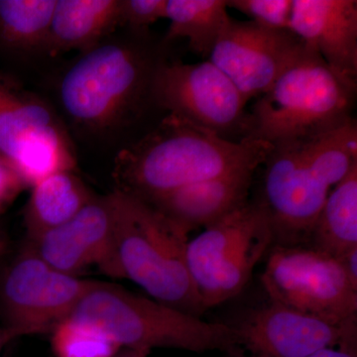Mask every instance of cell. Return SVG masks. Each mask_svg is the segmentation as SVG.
Masks as SVG:
<instances>
[{
	"label": "cell",
	"mask_w": 357,
	"mask_h": 357,
	"mask_svg": "<svg viewBox=\"0 0 357 357\" xmlns=\"http://www.w3.org/2000/svg\"><path fill=\"white\" fill-rule=\"evenodd\" d=\"M166 20V42L187 39L194 53L210 58L232 18L225 0H167Z\"/></svg>",
	"instance_id": "ffe728a7"
},
{
	"label": "cell",
	"mask_w": 357,
	"mask_h": 357,
	"mask_svg": "<svg viewBox=\"0 0 357 357\" xmlns=\"http://www.w3.org/2000/svg\"><path fill=\"white\" fill-rule=\"evenodd\" d=\"M62 124L54 109L16 79L0 73V155L8 161L41 129Z\"/></svg>",
	"instance_id": "ac0fdd59"
},
{
	"label": "cell",
	"mask_w": 357,
	"mask_h": 357,
	"mask_svg": "<svg viewBox=\"0 0 357 357\" xmlns=\"http://www.w3.org/2000/svg\"><path fill=\"white\" fill-rule=\"evenodd\" d=\"M290 30L335 74L356 83V0H293Z\"/></svg>",
	"instance_id": "5bb4252c"
},
{
	"label": "cell",
	"mask_w": 357,
	"mask_h": 357,
	"mask_svg": "<svg viewBox=\"0 0 357 357\" xmlns=\"http://www.w3.org/2000/svg\"><path fill=\"white\" fill-rule=\"evenodd\" d=\"M261 204L248 201L189 241L187 265L204 311L239 295L274 245Z\"/></svg>",
	"instance_id": "8992f818"
},
{
	"label": "cell",
	"mask_w": 357,
	"mask_h": 357,
	"mask_svg": "<svg viewBox=\"0 0 357 357\" xmlns=\"http://www.w3.org/2000/svg\"><path fill=\"white\" fill-rule=\"evenodd\" d=\"M223 357H260V356H243V354H227V356Z\"/></svg>",
	"instance_id": "1f68e13d"
},
{
	"label": "cell",
	"mask_w": 357,
	"mask_h": 357,
	"mask_svg": "<svg viewBox=\"0 0 357 357\" xmlns=\"http://www.w3.org/2000/svg\"><path fill=\"white\" fill-rule=\"evenodd\" d=\"M112 227V196H96L69 222L28 241V245L58 271L77 277L91 265L102 266Z\"/></svg>",
	"instance_id": "4fadbf2b"
},
{
	"label": "cell",
	"mask_w": 357,
	"mask_h": 357,
	"mask_svg": "<svg viewBox=\"0 0 357 357\" xmlns=\"http://www.w3.org/2000/svg\"><path fill=\"white\" fill-rule=\"evenodd\" d=\"M56 0H0V46L21 54L45 53Z\"/></svg>",
	"instance_id": "7402d4cb"
},
{
	"label": "cell",
	"mask_w": 357,
	"mask_h": 357,
	"mask_svg": "<svg viewBox=\"0 0 357 357\" xmlns=\"http://www.w3.org/2000/svg\"><path fill=\"white\" fill-rule=\"evenodd\" d=\"M161 59L134 40H105L83 52L59 86L63 109L73 123L93 135L121 130L148 100Z\"/></svg>",
	"instance_id": "3957f363"
},
{
	"label": "cell",
	"mask_w": 357,
	"mask_h": 357,
	"mask_svg": "<svg viewBox=\"0 0 357 357\" xmlns=\"http://www.w3.org/2000/svg\"><path fill=\"white\" fill-rule=\"evenodd\" d=\"M227 4L248 16L256 24L291 31L293 0H229Z\"/></svg>",
	"instance_id": "cb8c5ba5"
},
{
	"label": "cell",
	"mask_w": 357,
	"mask_h": 357,
	"mask_svg": "<svg viewBox=\"0 0 357 357\" xmlns=\"http://www.w3.org/2000/svg\"><path fill=\"white\" fill-rule=\"evenodd\" d=\"M306 49L304 42L289 30L232 20L208 60L229 77L248 102L264 95Z\"/></svg>",
	"instance_id": "8fae6325"
},
{
	"label": "cell",
	"mask_w": 357,
	"mask_h": 357,
	"mask_svg": "<svg viewBox=\"0 0 357 357\" xmlns=\"http://www.w3.org/2000/svg\"><path fill=\"white\" fill-rule=\"evenodd\" d=\"M149 352L146 351H133V349H128V351L122 354L121 356L116 357H147Z\"/></svg>",
	"instance_id": "f1b7e54d"
},
{
	"label": "cell",
	"mask_w": 357,
	"mask_h": 357,
	"mask_svg": "<svg viewBox=\"0 0 357 357\" xmlns=\"http://www.w3.org/2000/svg\"><path fill=\"white\" fill-rule=\"evenodd\" d=\"M167 0H121V26L140 32L166 18Z\"/></svg>",
	"instance_id": "d4e9b609"
},
{
	"label": "cell",
	"mask_w": 357,
	"mask_h": 357,
	"mask_svg": "<svg viewBox=\"0 0 357 357\" xmlns=\"http://www.w3.org/2000/svg\"><path fill=\"white\" fill-rule=\"evenodd\" d=\"M356 95V83L338 76L307 47L256 100L246 138L273 145L332 130L354 119Z\"/></svg>",
	"instance_id": "5b68a950"
},
{
	"label": "cell",
	"mask_w": 357,
	"mask_h": 357,
	"mask_svg": "<svg viewBox=\"0 0 357 357\" xmlns=\"http://www.w3.org/2000/svg\"><path fill=\"white\" fill-rule=\"evenodd\" d=\"M338 260L352 283L357 286V248L352 249Z\"/></svg>",
	"instance_id": "83f0119b"
},
{
	"label": "cell",
	"mask_w": 357,
	"mask_h": 357,
	"mask_svg": "<svg viewBox=\"0 0 357 357\" xmlns=\"http://www.w3.org/2000/svg\"><path fill=\"white\" fill-rule=\"evenodd\" d=\"M7 342H8V340H7L3 331L0 330V351H1L2 347H3V345L6 344Z\"/></svg>",
	"instance_id": "4dcf8cb0"
},
{
	"label": "cell",
	"mask_w": 357,
	"mask_h": 357,
	"mask_svg": "<svg viewBox=\"0 0 357 357\" xmlns=\"http://www.w3.org/2000/svg\"><path fill=\"white\" fill-rule=\"evenodd\" d=\"M68 319L95 326L119 347L133 351L241 354L238 337L227 323L204 321L105 282H93Z\"/></svg>",
	"instance_id": "277c9868"
},
{
	"label": "cell",
	"mask_w": 357,
	"mask_h": 357,
	"mask_svg": "<svg viewBox=\"0 0 357 357\" xmlns=\"http://www.w3.org/2000/svg\"><path fill=\"white\" fill-rule=\"evenodd\" d=\"M255 172L244 171L185 185L151 206L187 234L206 229L248 203Z\"/></svg>",
	"instance_id": "9a60e30c"
},
{
	"label": "cell",
	"mask_w": 357,
	"mask_h": 357,
	"mask_svg": "<svg viewBox=\"0 0 357 357\" xmlns=\"http://www.w3.org/2000/svg\"><path fill=\"white\" fill-rule=\"evenodd\" d=\"M27 188L20 174L0 155V213Z\"/></svg>",
	"instance_id": "484cf974"
},
{
	"label": "cell",
	"mask_w": 357,
	"mask_h": 357,
	"mask_svg": "<svg viewBox=\"0 0 357 357\" xmlns=\"http://www.w3.org/2000/svg\"><path fill=\"white\" fill-rule=\"evenodd\" d=\"M306 138L272 145L263 162L261 197L274 245L307 244L312 227L333 190L310 156Z\"/></svg>",
	"instance_id": "9c48e42d"
},
{
	"label": "cell",
	"mask_w": 357,
	"mask_h": 357,
	"mask_svg": "<svg viewBox=\"0 0 357 357\" xmlns=\"http://www.w3.org/2000/svg\"><path fill=\"white\" fill-rule=\"evenodd\" d=\"M93 282L58 271L27 244L0 276V318L7 340L53 332Z\"/></svg>",
	"instance_id": "ba28073f"
},
{
	"label": "cell",
	"mask_w": 357,
	"mask_h": 357,
	"mask_svg": "<svg viewBox=\"0 0 357 357\" xmlns=\"http://www.w3.org/2000/svg\"><path fill=\"white\" fill-rule=\"evenodd\" d=\"M27 188L54 174L74 171V147L63 124L32 134L8 160Z\"/></svg>",
	"instance_id": "44dd1931"
},
{
	"label": "cell",
	"mask_w": 357,
	"mask_h": 357,
	"mask_svg": "<svg viewBox=\"0 0 357 357\" xmlns=\"http://www.w3.org/2000/svg\"><path fill=\"white\" fill-rule=\"evenodd\" d=\"M152 102L169 114L227 137L246 138L248 100L210 60L197 64L159 61L151 86Z\"/></svg>",
	"instance_id": "30bf717a"
},
{
	"label": "cell",
	"mask_w": 357,
	"mask_h": 357,
	"mask_svg": "<svg viewBox=\"0 0 357 357\" xmlns=\"http://www.w3.org/2000/svg\"><path fill=\"white\" fill-rule=\"evenodd\" d=\"M52 333L57 357H114L121 347L95 326L67 319Z\"/></svg>",
	"instance_id": "603a6c76"
},
{
	"label": "cell",
	"mask_w": 357,
	"mask_h": 357,
	"mask_svg": "<svg viewBox=\"0 0 357 357\" xmlns=\"http://www.w3.org/2000/svg\"><path fill=\"white\" fill-rule=\"evenodd\" d=\"M307 245L337 259L357 248V165L328 194Z\"/></svg>",
	"instance_id": "d6986e66"
},
{
	"label": "cell",
	"mask_w": 357,
	"mask_h": 357,
	"mask_svg": "<svg viewBox=\"0 0 357 357\" xmlns=\"http://www.w3.org/2000/svg\"><path fill=\"white\" fill-rule=\"evenodd\" d=\"M114 227L100 271L139 286L152 299L199 317L204 314L187 265L189 234L151 204L110 194Z\"/></svg>",
	"instance_id": "7a4b0ae2"
},
{
	"label": "cell",
	"mask_w": 357,
	"mask_h": 357,
	"mask_svg": "<svg viewBox=\"0 0 357 357\" xmlns=\"http://www.w3.org/2000/svg\"><path fill=\"white\" fill-rule=\"evenodd\" d=\"M271 148L261 140L227 139L169 114L117 154L115 190L152 204L185 185L257 171Z\"/></svg>",
	"instance_id": "6da1fadb"
},
{
	"label": "cell",
	"mask_w": 357,
	"mask_h": 357,
	"mask_svg": "<svg viewBox=\"0 0 357 357\" xmlns=\"http://www.w3.org/2000/svg\"><path fill=\"white\" fill-rule=\"evenodd\" d=\"M227 325L241 347L260 357H307L330 347L357 344V319L337 326L268 299Z\"/></svg>",
	"instance_id": "7c38bea8"
},
{
	"label": "cell",
	"mask_w": 357,
	"mask_h": 357,
	"mask_svg": "<svg viewBox=\"0 0 357 357\" xmlns=\"http://www.w3.org/2000/svg\"><path fill=\"white\" fill-rule=\"evenodd\" d=\"M307 357H357V345L324 349Z\"/></svg>",
	"instance_id": "4316f807"
},
{
	"label": "cell",
	"mask_w": 357,
	"mask_h": 357,
	"mask_svg": "<svg viewBox=\"0 0 357 357\" xmlns=\"http://www.w3.org/2000/svg\"><path fill=\"white\" fill-rule=\"evenodd\" d=\"M6 241H4L3 237L0 236V258L3 255L4 251H6Z\"/></svg>",
	"instance_id": "f546056e"
},
{
	"label": "cell",
	"mask_w": 357,
	"mask_h": 357,
	"mask_svg": "<svg viewBox=\"0 0 357 357\" xmlns=\"http://www.w3.org/2000/svg\"><path fill=\"white\" fill-rule=\"evenodd\" d=\"M96 195L74 171L54 174L31 187L24 222L28 241L69 222Z\"/></svg>",
	"instance_id": "e0dca14e"
},
{
	"label": "cell",
	"mask_w": 357,
	"mask_h": 357,
	"mask_svg": "<svg viewBox=\"0 0 357 357\" xmlns=\"http://www.w3.org/2000/svg\"><path fill=\"white\" fill-rule=\"evenodd\" d=\"M121 0H56L45 54L89 50L121 26Z\"/></svg>",
	"instance_id": "2e32d148"
},
{
	"label": "cell",
	"mask_w": 357,
	"mask_h": 357,
	"mask_svg": "<svg viewBox=\"0 0 357 357\" xmlns=\"http://www.w3.org/2000/svg\"><path fill=\"white\" fill-rule=\"evenodd\" d=\"M260 280L268 299L342 326L357 319V286L337 258L307 244H275Z\"/></svg>",
	"instance_id": "52a82bcc"
}]
</instances>
